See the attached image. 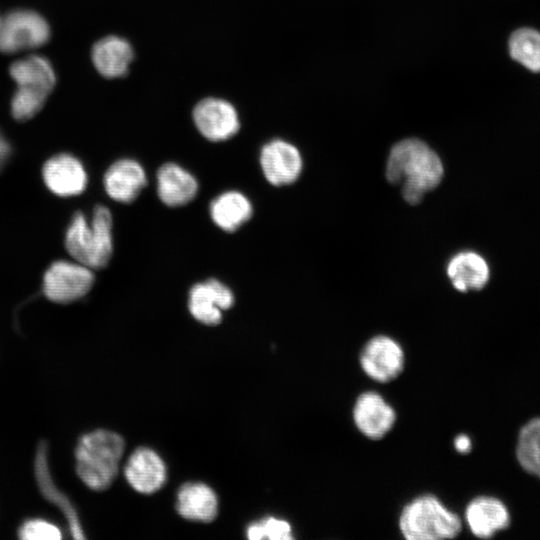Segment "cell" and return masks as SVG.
I'll return each instance as SVG.
<instances>
[{
    "mask_svg": "<svg viewBox=\"0 0 540 540\" xmlns=\"http://www.w3.org/2000/svg\"><path fill=\"white\" fill-rule=\"evenodd\" d=\"M17 87L31 88L49 94L56 84L50 61L40 55H29L13 62L9 68Z\"/></svg>",
    "mask_w": 540,
    "mask_h": 540,
    "instance_id": "cell-21",
    "label": "cell"
},
{
    "mask_svg": "<svg viewBox=\"0 0 540 540\" xmlns=\"http://www.w3.org/2000/svg\"><path fill=\"white\" fill-rule=\"evenodd\" d=\"M147 185L143 167L132 159L113 163L104 175V187L110 198L121 203L133 202Z\"/></svg>",
    "mask_w": 540,
    "mask_h": 540,
    "instance_id": "cell-14",
    "label": "cell"
},
{
    "mask_svg": "<svg viewBox=\"0 0 540 540\" xmlns=\"http://www.w3.org/2000/svg\"><path fill=\"white\" fill-rule=\"evenodd\" d=\"M42 175L48 189L62 197L78 195L87 186V174L82 163L70 154H58L48 159Z\"/></svg>",
    "mask_w": 540,
    "mask_h": 540,
    "instance_id": "cell-13",
    "label": "cell"
},
{
    "mask_svg": "<svg viewBox=\"0 0 540 540\" xmlns=\"http://www.w3.org/2000/svg\"><path fill=\"white\" fill-rule=\"evenodd\" d=\"M454 448L458 453L466 454L472 448V442L468 435L459 434L454 438Z\"/></svg>",
    "mask_w": 540,
    "mask_h": 540,
    "instance_id": "cell-28",
    "label": "cell"
},
{
    "mask_svg": "<svg viewBox=\"0 0 540 540\" xmlns=\"http://www.w3.org/2000/svg\"><path fill=\"white\" fill-rule=\"evenodd\" d=\"M246 536L250 540H291L294 539L291 524L274 516L262 518L250 523L246 528Z\"/></svg>",
    "mask_w": 540,
    "mask_h": 540,
    "instance_id": "cell-26",
    "label": "cell"
},
{
    "mask_svg": "<svg viewBox=\"0 0 540 540\" xmlns=\"http://www.w3.org/2000/svg\"><path fill=\"white\" fill-rule=\"evenodd\" d=\"M516 455L522 468L540 479V418L529 421L521 429Z\"/></svg>",
    "mask_w": 540,
    "mask_h": 540,
    "instance_id": "cell-24",
    "label": "cell"
},
{
    "mask_svg": "<svg viewBox=\"0 0 540 540\" xmlns=\"http://www.w3.org/2000/svg\"><path fill=\"white\" fill-rule=\"evenodd\" d=\"M157 192L165 205L184 206L197 195L198 183L192 174L178 164L165 163L157 172Z\"/></svg>",
    "mask_w": 540,
    "mask_h": 540,
    "instance_id": "cell-16",
    "label": "cell"
},
{
    "mask_svg": "<svg viewBox=\"0 0 540 540\" xmlns=\"http://www.w3.org/2000/svg\"><path fill=\"white\" fill-rule=\"evenodd\" d=\"M356 429L367 439L384 438L394 427L397 414L393 406L376 391L360 393L352 409Z\"/></svg>",
    "mask_w": 540,
    "mask_h": 540,
    "instance_id": "cell-8",
    "label": "cell"
},
{
    "mask_svg": "<svg viewBox=\"0 0 540 540\" xmlns=\"http://www.w3.org/2000/svg\"><path fill=\"white\" fill-rule=\"evenodd\" d=\"M49 94L25 87H17L11 99L12 116L19 121L34 117L44 106Z\"/></svg>",
    "mask_w": 540,
    "mask_h": 540,
    "instance_id": "cell-25",
    "label": "cell"
},
{
    "mask_svg": "<svg viewBox=\"0 0 540 540\" xmlns=\"http://www.w3.org/2000/svg\"><path fill=\"white\" fill-rule=\"evenodd\" d=\"M398 526L407 540H442L457 537L462 530V521L440 498L425 493L404 505Z\"/></svg>",
    "mask_w": 540,
    "mask_h": 540,
    "instance_id": "cell-4",
    "label": "cell"
},
{
    "mask_svg": "<svg viewBox=\"0 0 540 540\" xmlns=\"http://www.w3.org/2000/svg\"><path fill=\"white\" fill-rule=\"evenodd\" d=\"M443 174L438 154L419 139H404L390 150L386 164L387 180L401 184L402 196L409 204H418L426 192L440 184Z\"/></svg>",
    "mask_w": 540,
    "mask_h": 540,
    "instance_id": "cell-1",
    "label": "cell"
},
{
    "mask_svg": "<svg viewBox=\"0 0 540 540\" xmlns=\"http://www.w3.org/2000/svg\"><path fill=\"white\" fill-rule=\"evenodd\" d=\"M193 120L199 132L211 141L227 140L240 128L234 106L219 98L201 100L193 110Z\"/></svg>",
    "mask_w": 540,
    "mask_h": 540,
    "instance_id": "cell-9",
    "label": "cell"
},
{
    "mask_svg": "<svg viewBox=\"0 0 540 540\" xmlns=\"http://www.w3.org/2000/svg\"><path fill=\"white\" fill-rule=\"evenodd\" d=\"M35 475L41 493L48 501L55 504L65 515L73 537L75 539H84L83 529L74 506L67 496L62 493L52 481L48 469L47 444L44 442H41L37 449L35 457Z\"/></svg>",
    "mask_w": 540,
    "mask_h": 540,
    "instance_id": "cell-20",
    "label": "cell"
},
{
    "mask_svg": "<svg viewBox=\"0 0 540 540\" xmlns=\"http://www.w3.org/2000/svg\"><path fill=\"white\" fill-rule=\"evenodd\" d=\"M511 57L532 72H540V32L520 28L512 33L508 43Z\"/></svg>",
    "mask_w": 540,
    "mask_h": 540,
    "instance_id": "cell-23",
    "label": "cell"
},
{
    "mask_svg": "<svg viewBox=\"0 0 540 540\" xmlns=\"http://www.w3.org/2000/svg\"><path fill=\"white\" fill-rule=\"evenodd\" d=\"M234 304L232 291L216 279L195 284L189 291L188 309L191 315L205 325H218L222 310Z\"/></svg>",
    "mask_w": 540,
    "mask_h": 540,
    "instance_id": "cell-11",
    "label": "cell"
},
{
    "mask_svg": "<svg viewBox=\"0 0 540 540\" xmlns=\"http://www.w3.org/2000/svg\"><path fill=\"white\" fill-rule=\"evenodd\" d=\"M359 363L371 380L385 384L397 379L405 367V353L398 341L387 335H376L363 346Z\"/></svg>",
    "mask_w": 540,
    "mask_h": 540,
    "instance_id": "cell-6",
    "label": "cell"
},
{
    "mask_svg": "<svg viewBox=\"0 0 540 540\" xmlns=\"http://www.w3.org/2000/svg\"><path fill=\"white\" fill-rule=\"evenodd\" d=\"M124 450L118 433L97 429L84 434L75 449L77 475L92 490L107 489L118 474Z\"/></svg>",
    "mask_w": 540,
    "mask_h": 540,
    "instance_id": "cell-2",
    "label": "cell"
},
{
    "mask_svg": "<svg viewBox=\"0 0 540 540\" xmlns=\"http://www.w3.org/2000/svg\"><path fill=\"white\" fill-rule=\"evenodd\" d=\"M112 225L111 212L105 206L94 208L90 224L82 212H76L65 234L66 250L90 269L104 268L113 252Z\"/></svg>",
    "mask_w": 540,
    "mask_h": 540,
    "instance_id": "cell-3",
    "label": "cell"
},
{
    "mask_svg": "<svg viewBox=\"0 0 540 540\" xmlns=\"http://www.w3.org/2000/svg\"><path fill=\"white\" fill-rule=\"evenodd\" d=\"M91 57L95 68L101 75L115 78L127 73L133 58V50L124 38L110 35L94 44Z\"/></svg>",
    "mask_w": 540,
    "mask_h": 540,
    "instance_id": "cell-19",
    "label": "cell"
},
{
    "mask_svg": "<svg viewBox=\"0 0 540 540\" xmlns=\"http://www.w3.org/2000/svg\"><path fill=\"white\" fill-rule=\"evenodd\" d=\"M124 476L135 491L152 494L165 484L167 469L157 452L148 447H139L129 456L124 466Z\"/></svg>",
    "mask_w": 540,
    "mask_h": 540,
    "instance_id": "cell-12",
    "label": "cell"
},
{
    "mask_svg": "<svg viewBox=\"0 0 540 540\" xmlns=\"http://www.w3.org/2000/svg\"><path fill=\"white\" fill-rule=\"evenodd\" d=\"M50 27L37 12L16 9L6 14L0 25V52L13 54L38 48L48 42Z\"/></svg>",
    "mask_w": 540,
    "mask_h": 540,
    "instance_id": "cell-5",
    "label": "cell"
},
{
    "mask_svg": "<svg viewBox=\"0 0 540 540\" xmlns=\"http://www.w3.org/2000/svg\"><path fill=\"white\" fill-rule=\"evenodd\" d=\"M213 222L226 232H234L252 216L253 208L246 196L228 191L215 198L209 207Z\"/></svg>",
    "mask_w": 540,
    "mask_h": 540,
    "instance_id": "cell-22",
    "label": "cell"
},
{
    "mask_svg": "<svg viewBox=\"0 0 540 540\" xmlns=\"http://www.w3.org/2000/svg\"><path fill=\"white\" fill-rule=\"evenodd\" d=\"M465 520L470 531L478 538L487 539L508 527L510 517L506 506L490 496L472 499L465 509Z\"/></svg>",
    "mask_w": 540,
    "mask_h": 540,
    "instance_id": "cell-15",
    "label": "cell"
},
{
    "mask_svg": "<svg viewBox=\"0 0 540 540\" xmlns=\"http://www.w3.org/2000/svg\"><path fill=\"white\" fill-rule=\"evenodd\" d=\"M94 280L89 267L77 261H56L44 274L43 292L53 302L70 303L84 297Z\"/></svg>",
    "mask_w": 540,
    "mask_h": 540,
    "instance_id": "cell-7",
    "label": "cell"
},
{
    "mask_svg": "<svg viewBox=\"0 0 540 540\" xmlns=\"http://www.w3.org/2000/svg\"><path fill=\"white\" fill-rule=\"evenodd\" d=\"M260 165L269 183L274 186H283L298 179L303 161L299 150L294 145L281 139H274L262 147Z\"/></svg>",
    "mask_w": 540,
    "mask_h": 540,
    "instance_id": "cell-10",
    "label": "cell"
},
{
    "mask_svg": "<svg viewBox=\"0 0 540 540\" xmlns=\"http://www.w3.org/2000/svg\"><path fill=\"white\" fill-rule=\"evenodd\" d=\"M447 275L455 289L461 292L482 289L489 280L486 260L474 251H462L448 262Z\"/></svg>",
    "mask_w": 540,
    "mask_h": 540,
    "instance_id": "cell-18",
    "label": "cell"
},
{
    "mask_svg": "<svg viewBox=\"0 0 540 540\" xmlns=\"http://www.w3.org/2000/svg\"><path fill=\"white\" fill-rule=\"evenodd\" d=\"M18 535L23 540H59L61 538L58 527L41 519L25 522L20 527Z\"/></svg>",
    "mask_w": 540,
    "mask_h": 540,
    "instance_id": "cell-27",
    "label": "cell"
},
{
    "mask_svg": "<svg viewBox=\"0 0 540 540\" xmlns=\"http://www.w3.org/2000/svg\"><path fill=\"white\" fill-rule=\"evenodd\" d=\"M2 17H0V25H1Z\"/></svg>",
    "mask_w": 540,
    "mask_h": 540,
    "instance_id": "cell-29",
    "label": "cell"
},
{
    "mask_svg": "<svg viewBox=\"0 0 540 540\" xmlns=\"http://www.w3.org/2000/svg\"><path fill=\"white\" fill-rule=\"evenodd\" d=\"M176 510L190 521L211 522L218 512V499L214 490L202 482L183 484L177 493Z\"/></svg>",
    "mask_w": 540,
    "mask_h": 540,
    "instance_id": "cell-17",
    "label": "cell"
}]
</instances>
